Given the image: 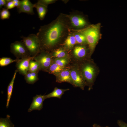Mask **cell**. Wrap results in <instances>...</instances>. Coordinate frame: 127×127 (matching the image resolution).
<instances>
[{
    "mask_svg": "<svg viewBox=\"0 0 127 127\" xmlns=\"http://www.w3.org/2000/svg\"><path fill=\"white\" fill-rule=\"evenodd\" d=\"M71 31L67 14L63 13L49 24L41 26L36 35L40 51H52L59 44L62 45Z\"/></svg>",
    "mask_w": 127,
    "mask_h": 127,
    "instance_id": "obj_1",
    "label": "cell"
},
{
    "mask_svg": "<svg viewBox=\"0 0 127 127\" xmlns=\"http://www.w3.org/2000/svg\"><path fill=\"white\" fill-rule=\"evenodd\" d=\"M100 23L90 25L79 31L85 36L90 52L94 51L100 36Z\"/></svg>",
    "mask_w": 127,
    "mask_h": 127,
    "instance_id": "obj_2",
    "label": "cell"
},
{
    "mask_svg": "<svg viewBox=\"0 0 127 127\" xmlns=\"http://www.w3.org/2000/svg\"><path fill=\"white\" fill-rule=\"evenodd\" d=\"M67 16L69 28L71 31H79L90 25L85 17L78 11H73Z\"/></svg>",
    "mask_w": 127,
    "mask_h": 127,
    "instance_id": "obj_3",
    "label": "cell"
},
{
    "mask_svg": "<svg viewBox=\"0 0 127 127\" xmlns=\"http://www.w3.org/2000/svg\"><path fill=\"white\" fill-rule=\"evenodd\" d=\"M22 42L28 49L31 56L35 57L40 52V42L36 35L32 34L27 37L22 36Z\"/></svg>",
    "mask_w": 127,
    "mask_h": 127,
    "instance_id": "obj_4",
    "label": "cell"
},
{
    "mask_svg": "<svg viewBox=\"0 0 127 127\" xmlns=\"http://www.w3.org/2000/svg\"><path fill=\"white\" fill-rule=\"evenodd\" d=\"M10 51L17 59L30 56L28 49L22 42L17 41L11 43Z\"/></svg>",
    "mask_w": 127,
    "mask_h": 127,
    "instance_id": "obj_5",
    "label": "cell"
},
{
    "mask_svg": "<svg viewBox=\"0 0 127 127\" xmlns=\"http://www.w3.org/2000/svg\"><path fill=\"white\" fill-rule=\"evenodd\" d=\"M48 52L41 51L34 57L33 60L39 63L40 70H47L53 62L51 54Z\"/></svg>",
    "mask_w": 127,
    "mask_h": 127,
    "instance_id": "obj_6",
    "label": "cell"
},
{
    "mask_svg": "<svg viewBox=\"0 0 127 127\" xmlns=\"http://www.w3.org/2000/svg\"><path fill=\"white\" fill-rule=\"evenodd\" d=\"M34 57L29 56L21 59H18L16 64L18 72L23 75H26L29 71L30 62L33 60Z\"/></svg>",
    "mask_w": 127,
    "mask_h": 127,
    "instance_id": "obj_7",
    "label": "cell"
},
{
    "mask_svg": "<svg viewBox=\"0 0 127 127\" xmlns=\"http://www.w3.org/2000/svg\"><path fill=\"white\" fill-rule=\"evenodd\" d=\"M83 73L85 79L91 87L94 81L95 73V68L91 65L86 64L83 68Z\"/></svg>",
    "mask_w": 127,
    "mask_h": 127,
    "instance_id": "obj_8",
    "label": "cell"
},
{
    "mask_svg": "<svg viewBox=\"0 0 127 127\" xmlns=\"http://www.w3.org/2000/svg\"><path fill=\"white\" fill-rule=\"evenodd\" d=\"M34 4H33L29 0H22L20 1V5L17 8L19 13H25L28 14L33 15L34 13L33 9Z\"/></svg>",
    "mask_w": 127,
    "mask_h": 127,
    "instance_id": "obj_9",
    "label": "cell"
},
{
    "mask_svg": "<svg viewBox=\"0 0 127 127\" xmlns=\"http://www.w3.org/2000/svg\"><path fill=\"white\" fill-rule=\"evenodd\" d=\"M71 75L73 82V85L83 89L86 83L78 70L75 69H72L71 70Z\"/></svg>",
    "mask_w": 127,
    "mask_h": 127,
    "instance_id": "obj_10",
    "label": "cell"
},
{
    "mask_svg": "<svg viewBox=\"0 0 127 127\" xmlns=\"http://www.w3.org/2000/svg\"><path fill=\"white\" fill-rule=\"evenodd\" d=\"M45 99L44 95H36L33 97L32 102L28 111L30 112L35 110H40L43 108V102Z\"/></svg>",
    "mask_w": 127,
    "mask_h": 127,
    "instance_id": "obj_11",
    "label": "cell"
},
{
    "mask_svg": "<svg viewBox=\"0 0 127 127\" xmlns=\"http://www.w3.org/2000/svg\"><path fill=\"white\" fill-rule=\"evenodd\" d=\"M56 81L58 83L67 82L73 85V82L71 75V71L66 68L56 75Z\"/></svg>",
    "mask_w": 127,
    "mask_h": 127,
    "instance_id": "obj_12",
    "label": "cell"
},
{
    "mask_svg": "<svg viewBox=\"0 0 127 127\" xmlns=\"http://www.w3.org/2000/svg\"><path fill=\"white\" fill-rule=\"evenodd\" d=\"M76 44V41L72 31H71L64 42L63 48L68 51L73 48Z\"/></svg>",
    "mask_w": 127,
    "mask_h": 127,
    "instance_id": "obj_13",
    "label": "cell"
},
{
    "mask_svg": "<svg viewBox=\"0 0 127 127\" xmlns=\"http://www.w3.org/2000/svg\"><path fill=\"white\" fill-rule=\"evenodd\" d=\"M73 49V54L77 58H82L84 57L87 54V49L84 45H77L75 46Z\"/></svg>",
    "mask_w": 127,
    "mask_h": 127,
    "instance_id": "obj_14",
    "label": "cell"
},
{
    "mask_svg": "<svg viewBox=\"0 0 127 127\" xmlns=\"http://www.w3.org/2000/svg\"><path fill=\"white\" fill-rule=\"evenodd\" d=\"M69 90V89H64L59 88L56 87H55L54 90L52 92L45 95V99L53 97L61 99L64 92Z\"/></svg>",
    "mask_w": 127,
    "mask_h": 127,
    "instance_id": "obj_15",
    "label": "cell"
},
{
    "mask_svg": "<svg viewBox=\"0 0 127 127\" xmlns=\"http://www.w3.org/2000/svg\"><path fill=\"white\" fill-rule=\"evenodd\" d=\"M67 51L63 47H59L52 51L51 54L52 57L57 58H67L68 56Z\"/></svg>",
    "mask_w": 127,
    "mask_h": 127,
    "instance_id": "obj_16",
    "label": "cell"
},
{
    "mask_svg": "<svg viewBox=\"0 0 127 127\" xmlns=\"http://www.w3.org/2000/svg\"><path fill=\"white\" fill-rule=\"evenodd\" d=\"M34 8L36 9L40 19L44 20L48 11V7L37 3L34 4Z\"/></svg>",
    "mask_w": 127,
    "mask_h": 127,
    "instance_id": "obj_17",
    "label": "cell"
},
{
    "mask_svg": "<svg viewBox=\"0 0 127 127\" xmlns=\"http://www.w3.org/2000/svg\"><path fill=\"white\" fill-rule=\"evenodd\" d=\"M17 72V71L16 70L14 72L12 78L8 87L7 98L6 105V107L7 108H8L9 106L10 101L12 95L15 80Z\"/></svg>",
    "mask_w": 127,
    "mask_h": 127,
    "instance_id": "obj_18",
    "label": "cell"
},
{
    "mask_svg": "<svg viewBox=\"0 0 127 127\" xmlns=\"http://www.w3.org/2000/svg\"><path fill=\"white\" fill-rule=\"evenodd\" d=\"M75 38L76 44L84 45L87 44L86 37L84 35L79 31H73Z\"/></svg>",
    "mask_w": 127,
    "mask_h": 127,
    "instance_id": "obj_19",
    "label": "cell"
},
{
    "mask_svg": "<svg viewBox=\"0 0 127 127\" xmlns=\"http://www.w3.org/2000/svg\"><path fill=\"white\" fill-rule=\"evenodd\" d=\"M38 71L32 72L29 71L25 75V79L26 82L30 84H33L38 79L37 74Z\"/></svg>",
    "mask_w": 127,
    "mask_h": 127,
    "instance_id": "obj_20",
    "label": "cell"
},
{
    "mask_svg": "<svg viewBox=\"0 0 127 127\" xmlns=\"http://www.w3.org/2000/svg\"><path fill=\"white\" fill-rule=\"evenodd\" d=\"M66 68L64 67L60 66L53 62L52 63L47 71L50 73L56 75Z\"/></svg>",
    "mask_w": 127,
    "mask_h": 127,
    "instance_id": "obj_21",
    "label": "cell"
},
{
    "mask_svg": "<svg viewBox=\"0 0 127 127\" xmlns=\"http://www.w3.org/2000/svg\"><path fill=\"white\" fill-rule=\"evenodd\" d=\"M10 116L7 115L5 118H0V127H14V125L11 122Z\"/></svg>",
    "mask_w": 127,
    "mask_h": 127,
    "instance_id": "obj_22",
    "label": "cell"
},
{
    "mask_svg": "<svg viewBox=\"0 0 127 127\" xmlns=\"http://www.w3.org/2000/svg\"><path fill=\"white\" fill-rule=\"evenodd\" d=\"M18 59L13 60L9 57H2L0 59V66L1 67L7 66L13 62H16Z\"/></svg>",
    "mask_w": 127,
    "mask_h": 127,
    "instance_id": "obj_23",
    "label": "cell"
},
{
    "mask_svg": "<svg viewBox=\"0 0 127 127\" xmlns=\"http://www.w3.org/2000/svg\"><path fill=\"white\" fill-rule=\"evenodd\" d=\"M39 70L40 66L38 63L33 60H31L29 63L28 71L33 72L39 71Z\"/></svg>",
    "mask_w": 127,
    "mask_h": 127,
    "instance_id": "obj_24",
    "label": "cell"
},
{
    "mask_svg": "<svg viewBox=\"0 0 127 127\" xmlns=\"http://www.w3.org/2000/svg\"><path fill=\"white\" fill-rule=\"evenodd\" d=\"M54 62L60 66L64 67L68 64V61L67 58H56Z\"/></svg>",
    "mask_w": 127,
    "mask_h": 127,
    "instance_id": "obj_25",
    "label": "cell"
},
{
    "mask_svg": "<svg viewBox=\"0 0 127 127\" xmlns=\"http://www.w3.org/2000/svg\"><path fill=\"white\" fill-rule=\"evenodd\" d=\"M10 16V14L8 10L3 8L1 10L0 12V17L1 19L4 20L8 19Z\"/></svg>",
    "mask_w": 127,
    "mask_h": 127,
    "instance_id": "obj_26",
    "label": "cell"
},
{
    "mask_svg": "<svg viewBox=\"0 0 127 127\" xmlns=\"http://www.w3.org/2000/svg\"><path fill=\"white\" fill-rule=\"evenodd\" d=\"M57 0H39L37 3L48 7V5L55 3Z\"/></svg>",
    "mask_w": 127,
    "mask_h": 127,
    "instance_id": "obj_27",
    "label": "cell"
},
{
    "mask_svg": "<svg viewBox=\"0 0 127 127\" xmlns=\"http://www.w3.org/2000/svg\"><path fill=\"white\" fill-rule=\"evenodd\" d=\"M6 4L5 6V8L8 10L15 7L13 0H6Z\"/></svg>",
    "mask_w": 127,
    "mask_h": 127,
    "instance_id": "obj_28",
    "label": "cell"
},
{
    "mask_svg": "<svg viewBox=\"0 0 127 127\" xmlns=\"http://www.w3.org/2000/svg\"><path fill=\"white\" fill-rule=\"evenodd\" d=\"M117 123L119 127H127V123L122 120H118Z\"/></svg>",
    "mask_w": 127,
    "mask_h": 127,
    "instance_id": "obj_29",
    "label": "cell"
},
{
    "mask_svg": "<svg viewBox=\"0 0 127 127\" xmlns=\"http://www.w3.org/2000/svg\"><path fill=\"white\" fill-rule=\"evenodd\" d=\"M20 1L19 0H13L15 7H16L17 8L19 7L20 5Z\"/></svg>",
    "mask_w": 127,
    "mask_h": 127,
    "instance_id": "obj_30",
    "label": "cell"
},
{
    "mask_svg": "<svg viewBox=\"0 0 127 127\" xmlns=\"http://www.w3.org/2000/svg\"><path fill=\"white\" fill-rule=\"evenodd\" d=\"M6 4V2L5 0H0V8H1L2 6H5Z\"/></svg>",
    "mask_w": 127,
    "mask_h": 127,
    "instance_id": "obj_31",
    "label": "cell"
},
{
    "mask_svg": "<svg viewBox=\"0 0 127 127\" xmlns=\"http://www.w3.org/2000/svg\"><path fill=\"white\" fill-rule=\"evenodd\" d=\"M93 127H109L108 126H106L105 127L101 126L99 125L96 123L94 124L93 125Z\"/></svg>",
    "mask_w": 127,
    "mask_h": 127,
    "instance_id": "obj_32",
    "label": "cell"
},
{
    "mask_svg": "<svg viewBox=\"0 0 127 127\" xmlns=\"http://www.w3.org/2000/svg\"><path fill=\"white\" fill-rule=\"evenodd\" d=\"M64 1V0H63V2H64V3H67V2L68 1H67L68 0H65Z\"/></svg>",
    "mask_w": 127,
    "mask_h": 127,
    "instance_id": "obj_33",
    "label": "cell"
}]
</instances>
